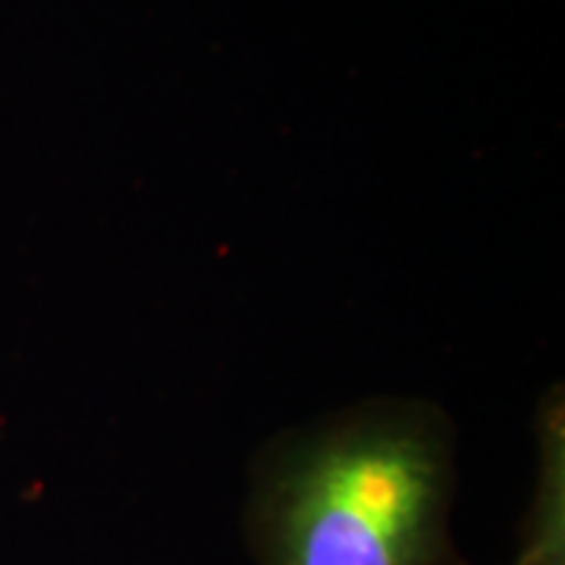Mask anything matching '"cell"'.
Here are the masks:
<instances>
[{
  "instance_id": "3957f363",
  "label": "cell",
  "mask_w": 565,
  "mask_h": 565,
  "mask_svg": "<svg viewBox=\"0 0 565 565\" xmlns=\"http://www.w3.org/2000/svg\"><path fill=\"white\" fill-rule=\"evenodd\" d=\"M459 565H465V563H459ZM509 565H544V563H534V559H525V556H515V559H512Z\"/></svg>"
},
{
  "instance_id": "6da1fadb",
  "label": "cell",
  "mask_w": 565,
  "mask_h": 565,
  "mask_svg": "<svg viewBox=\"0 0 565 565\" xmlns=\"http://www.w3.org/2000/svg\"><path fill=\"white\" fill-rule=\"evenodd\" d=\"M452 500L444 408L377 396L264 446L245 531L258 565H459Z\"/></svg>"
},
{
  "instance_id": "7a4b0ae2",
  "label": "cell",
  "mask_w": 565,
  "mask_h": 565,
  "mask_svg": "<svg viewBox=\"0 0 565 565\" xmlns=\"http://www.w3.org/2000/svg\"><path fill=\"white\" fill-rule=\"evenodd\" d=\"M515 556L565 565V427L559 386L537 412V481Z\"/></svg>"
}]
</instances>
